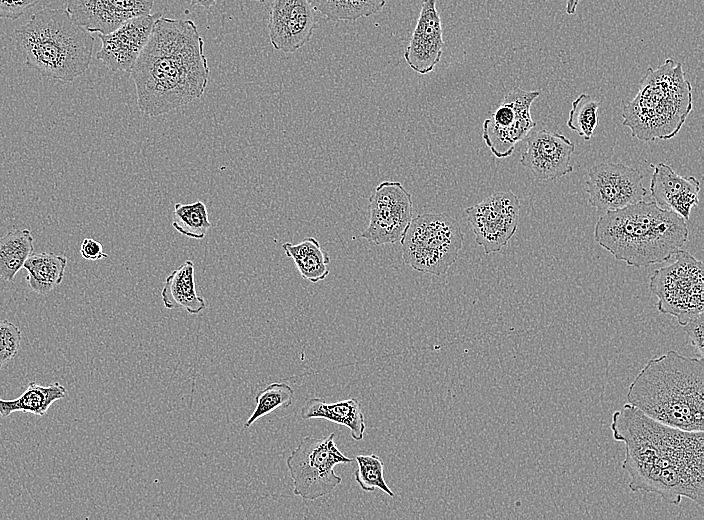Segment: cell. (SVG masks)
Returning a JSON list of instances; mask_svg holds the SVG:
<instances>
[{"instance_id":"6da1fadb","label":"cell","mask_w":704,"mask_h":520,"mask_svg":"<svg viewBox=\"0 0 704 520\" xmlns=\"http://www.w3.org/2000/svg\"><path fill=\"white\" fill-rule=\"evenodd\" d=\"M610 428L625 445L622 468L631 491L654 493L673 505L688 498L703 507V431L662 424L630 403L612 414Z\"/></svg>"},{"instance_id":"7a4b0ae2","label":"cell","mask_w":704,"mask_h":520,"mask_svg":"<svg viewBox=\"0 0 704 520\" xmlns=\"http://www.w3.org/2000/svg\"><path fill=\"white\" fill-rule=\"evenodd\" d=\"M210 69L204 40L190 19L159 17L130 75L137 106L149 117L182 108L200 98Z\"/></svg>"},{"instance_id":"3957f363","label":"cell","mask_w":704,"mask_h":520,"mask_svg":"<svg viewBox=\"0 0 704 520\" xmlns=\"http://www.w3.org/2000/svg\"><path fill=\"white\" fill-rule=\"evenodd\" d=\"M628 403L662 424L704 431V360L675 350L650 359L628 387Z\"/></svg>"},{"instance_id":"277c9868","label":"cell","mask_w":704,"mask_h":520,"mask_svg":"<svg viewBox=\"0 0 704 520\" xmlns=\"http://www.w3.org/2000/svg\"><path fill=\"white\" fill-rule=\"evenodd\" d=\"M687 222L654 201L606 211L597 220L594 240L616 260L637 268L663 263L688 240Z\"/></svg>"},{"instance_id":"5b68a950","label":"cell","mask_w":704,"mask_h":520,"mask_svg":"<svg viewBox=\"0 0 704 520\" xmlns=\"http://www.w3.org/2000/svg\"><path fill=\"white\" fill-rule=\"evenodd\" d=\"M14 43L42 77L72 82L90 66L94 37L66 9L43 8L15 29Z\"/></svg>"},{"instance_id":"8992f818","label":"cell","mask_w":704,"mask_h":520,"mask_svg":"<svg viewBox=\"0 0 704 520\" xmlns=\"http://www.w3.org/2000/svg\"><path fill=\"white\" fill-rule=\"evenodd\" d=\"M693 108L691 83L682 64L668 58L657 68L648 67L638 92L624 105L622 125L641 141L675 137Z\"/></svg>"},{"instance_id":"52a82bcc","label":"cell","mask_w":704,"mask_h":520,"mask_svg":"<svg viewBox=\"0 0 704 520\" xmlns=\"http://www.w3.org/2000/svg\"><path fill=\"white\" fill-rule=\"evenodd\" d=\"M463 238L458 221L448 214H420L400 241L403 261L418 272L445 275L459 257Z\"/></svg>"},{"instance_id":"ba28073f","label":"cell","mask_w":704,"mask_h":520,"mask_svg":"<svg viewBox=\"0 0 704 520\" xmlns=\"http://www.w3.org/2000/svg\"><path fill=\"white\" fill-rule=\"evenodd\" d=\"M335 434L304 437L286 459L293 483V494L314 501L331 494L342 482L334 468L354 461L344 455L335 443Z\"/></svg>"},{"instance_id":"9c48e42d","label":"cell","mask_w":704,"mask_h":520,"mask_svg":"<svg viewBox=\"0 0 704 520\" xmlns=\"http://www.w3.org/2000/svg\"><path fill=\"white\" fill-rule=\"evenodd\" d=\"M674 256L673 263L654 271L649 287L658 298V310L683 327L703 314V263L683 249Z\"/></svg>"},{"instance_id":"30bf717a","label":"cell","mask_w":704,"mask_h":520,"mask_svg":"<svg viewBox=\"0 0 704 520\" xmlns=\"http://www.w3.org/2000/svg\"><path fill=\"white\" fill-rule=\"evenodd\" d=\"M539 95V91L515 87L505 95L491 117L484 120L482 137L496 158L510 156L516 144L536 126L530 109Z\"/></svg>"},{"instance_id":"8fae6325","label":"cell","mask_w":704,"mask_h":520,"mask_svg":"<svg viewBox=\"0 0 704 520\" xmlns=\"http://www.w3.org/2000/svg\"><path fill=\"white\" fill-rule=\"evenodd\" d=\"M370 219L360 237L376 245L401 241L413 218L411 194L397 181H383L369 197Z\"/></svg>"},{"instance_id":"7c38bea8","label":"cell","mask_w":704,"mask_h":520,"mask_svg":"<svg viewBox=\"0 0 704 520\" xmlns=\"http://www.w3.org/2000/svg\"><path fill=\"white\" fill-rule=\"evenodd\" d=\"M476 243L485 254L501 251L515 234L520 200L512 191L497 192L465 209Z\"/></svg>"},{"instance_id":"4fadbf2b","label":"cell","mask_w":704,"mask_h":520,"mask_svg":"<svg viewBox=\"0 0 704 520\" xmlns=\"http://www.w3.org/2000/svg\"><path fill=\"white\" fill-rule=\"evenodd\" d=\"M585 190L594 208L613 211L643 200L642 173L623 163L602 162L589 168Z\"/></svg>"},{"instance_id":"5bb4252c","label":"cell","mask_w":704,"mask_h":520,"mask_svg":"<svg viewBox=\"0 0 704 520\" xmlns=\"http://www.w3.org/2000/svg\"><path fill=\"white\" fill-rule=\"evenodd\" d=\"M317 24L308 0H273L267 25L270 43L275 50L293 53L310 40Z\"/></svg>"},{"instance_id":"9a60e30c","label":"cell","mask_w":704,"mask_h":520,"mask_svg":"<svg viewBox=\"0 0 704 520\" xmlns=\"http://www.w3.org/2000/svg\"><path fill=\"white\" fill-rule=\"evenodd\" d=\"M575 145L566 136L547 129L531 130L526 136L520 163L541 181L563 177L573 171Z\"/></svg>"},{"instance_id":"2e32d148","label":"cell","mask_w":704,"mask_h":520,"mask_svg":"<svg viewBox=\"0 0 704 520\" xmlns=\"http://www.w3.org/2000/svg\"><path fill=\"white\" fill-rule=\"evenodd\" d=\"M161 16L159 12L137 16L111 33L98 34L101 48L96 53V58L113 72L130 73L149 40L155 21Z\"/></svg>"},{"instance_id":"e0dca14e","label":"cell","mask_w":704,"mask_h":520,"mask_svg":"<svg viewBox=\"0 0 704 520\" xmlns=\"http://www.w3.org/2000/svg\"><path fill=\"white\" fill-rule=\"evenodd\" d=\"M154 0H67L66 10L88 32L108 34L129 19L151 14Z\"/></svg>"},{"instance_id":"ac0fdd59","label":"cell","mask_w":704,"mask_h":520,"mask_svg":"<svg viewBox=\"0 0 704 520\" xmlns=\"http://www.w3.org/2000/svg\"><path fill=\"white\" fill-rule=\"evenodd\" d=\"M436 1L423 0L416 26L404 52L408 66L422 75L434 70L441 60L445 45Z\"/></svg>"},{"instance_id":"d6986e66","label":"cell","mask_w":704,"mask_h":520,"mask_svg":"<svg viewBox=\"0 0 704 520\" xmlns=\"http://www.w3.org/2000/svg\"><path fill=\"white\" fill-rule=\"evenodd\" d=\"M651 167L650 193L654 202L689 222L691 209L699 204V180L681 176L663 162L651 164Z\"/></svg>"},{"instance_id":"ffe728a7","label":"cell","mask_w":704,"mask_h":520,"mask_svg":"<svg viewBox=\"0 0 704 520\" xmlns=\"http://www.w3.org/2000/svg\"><path fill=\"white\" fill-rule=\"evenodd\" d=\"M303 420L325 419L349 429L351 437L360 441L366 430L365 415L360 402L349 398L328 403L323 398L314 397L305 402L300 411Z\"/></svg>"},{"instance_id":"44dd1931","label":"cell","mask_w":704,"mask_h":520,"mask_svg":"<svg viewBox=\"0 0 704 520\" xmlns=\"http://www.w3.org/2000/svg\"><path fill=\"white\" fill-rule=\"evenodd\" d=\"M161 300L167 309H183L192 315L206 308V300L196 291L194 263L191 260H186L165 278Z\"/></svg>"},{"instance_id":"7402d4cb","label":"cell","mask_w":704,"mask_h":520,"mask_svg":"<svg viewBox=\"0 0 704 520\" xmlns=\"http://www.w3.org/2000/svg\"><path fill=\"white\" fill-rule=\"evenodd\" d=\"M64 254L42 252L31 254L23 268L27 270V284L36 294L46 295L56 288L63 280L67 266Z\"/></svg>"},{"instance_id":"603a6c76","label":"cell","mask_w":704,"mask_h":520,"mask_svg":"<svg viewBox=\"0 0 704 520\" xmlns=\"http://www.w3.org/2000/svg\"><path fill=\"white\" fill-rule=\"evenodd\" d=\"M281 247L303 279L317 283L329 275L330 257L314 237L304 238L297 244L285 242Z\"/></svg>"},{"instance_id":"cb8c5ba5","label":"cell","mask_w":704,"mask_h":520,"mask_svg":"<svg viewBox=\"0 0 704 520\" xmlns=\"http://www.w3.org/2000/svg\"><path fill=\"white\" fill-rule=\"evenodd\" d=\"M65 396L66 388L58 382L44 386L32 381L19 397L12 400L0 398V415L7 417L20 411L43 416L55 401Z\"/></svg>"},{"instance_id":"d4e9b609","label":"cell","mask_w":704,"mask_h":520,"mask_svg":"<svg viewBox=\"0 0 704 520\" xmlns=\"http://www.w3.org/2000/svg\"><path fill=\"white\" fill-rule=\"evenodd\" d=\"M33 251L29 229H14L0 237V278L13 281Z\"/></svg>"},{"instance_id":"484cf974","label":"cell","mask_w":704,"mask_h":520,"mask_svg":"<svg viewBox=\"0 0 704 520\" xmlns=\"http://www.w3.org/2000/svg\"><path fill=\"white\" fill-rule=\"evenodd\" d=\"M315 10L333 21H355L382 10L386 0H308Z\"/></svg>"},{"instance_id":"4316f807","label":"cell","mask_w":704,"mask_h":520,"mask_svg":"<svg viewBox=\"0 0 704 520\" xmlns=\"http://www.w3.org/2000/svg\"><path fill=\"white\" fill-rule=\"evenodd\" d=\"M172 226L183 236L202 240L212 226L205 203L201 200L190 204L175 203Z\"/></svg>"},{"instance_id":"83f0119b","label":"cell","mask_w":704,"mask_h":520,"mask_svg":"<svg viewBox=\"0 0 704 520\" xmlns=\"http://www.w3.org/2000/svg\"><path fill=\"white\" fill-rule=\"evenodd\" d=\"M294 400V390L286 383L273 382L260 390L255 397V409L248 417L244 428H249L258 419L279 408H288Z\"/></svg>"},{"instance_id":"f1b7e54d","label":"cell","mask_w":704,"mask_h":520,"mask_svg":"<svg viewBox=\"0 0 704 520\" xmlns=\"http://www.w3.org/2000/svg\"><path fill=\"white\" fill-rule=\"evenodd\" d=\"M600 102L591 95L581 93L573 102L568 115L567 126L584 140H590L598 125Z\"/></svg>"},{"instance_id":"f546056e","label":"cell","mask_w":704,"mask_h":520,"mask_svg":"<svg viewBox=\"0 0 704 520\" xmlns=\"http://www.w3.org/2000/svg\"><path fill=\"white\" fill-rule=\"evenodd\" d=\"M354 460L357 463L354 478L362 490L373 492L378 489L390 497H394V492L389 488L384 478V463L377 455L359 454L355 456Z\"/></svg>"},{"instance_id":"4dcf8cb0","label":"cell","mask_w":704,"mask_h":520,"mask_svg":"<svg viewBox=\"0 0 704 520\" xmlns=\"http://www.w3.org/2000/svg\"><path fill=\"white\" fill-rule=\"evenodd\" d=\"M21 331L12 322L0 320V363L11 360L18 352L21 343Z\"/></svg>"},{"instance_id":"1f68e13d","label":"cell","mask_w":704,"mask_h":520,"mask_svg":"<svg viewBox=\"0 0 704 520\" xmlns=\"http://www.w3.org/2000/svg\"><path fill=\"white\" fill-rule=\"evenodd\" d=\"M42 0H0V18L16 20Z\"/></svg>"},{"instance_id":"d6a6232c","label":"cell","mask_w":704,"mask_h":520,"mask_svg":"<svg viewBox=\"0 0 704 520\" xmlns=\"http://www.w3.org/2000/svg\"><path fill=\"white\" fill-rule=\"evenodd\" d=\"M684 327L689 342L695 347L700 357H703V314L688 322Z\"/></svg>"},{"instance_id":"836d02e7","label":"cell","mask_w":704,"mask_h":520,"mask_svg":"<svg viewBox=\"0 0 704 520\" xmlns=\"http://www.w3.org/2000/svg\"><path fill=\"white\" fill-rule=\"evenodd\" d=\"M79 252L82 258L90 261H97L108 256L104 252L102 244L92 238H85L82 241Z\"/></svg>"},{"instance_id":"e575fe53","label":"cell","mask_w":704,"mask_h":520,"mask_svg":"<svg viewBox=\"0 0 704 520\" xmlns=\"http://www.w3.org/2000/svg\"><path fill=\"white\" fill-rule=\"evenodd\" d=\"M190 2L191 5H196L208 9L215 5L216 0H190Z\"/></svg>"},{"instance_id":"d590c367","label":"cell","mask_w":704,"mask_h":520,"mask_svg":"<svg viewBox=\"0 0 704 520\" xmlns=\"http://www.w3.org/2000/svg\"><path fill=\"white\" fill-rule=\"evenodd\" d=\"M579 0H566V13L573 15L576 12Z\"/></svg>"},{"instance_id":"8d00e7d4","label":"cell","mask_w":704,"mask_h":520,"mask_svg":"<svg viewBox=\"0 0 704 520\" xmlns=\"http://www.w3.org/2000/svg\"><path fill=\"white\" fill-rule=\"evenodd\" d=\"M253 1H257V2H260V3H265V2H267V1H269V0H253Z\"/></svg>"},{"instance_id":"74e56055","label":"cell","mask_w":704,"mask_h":520,"mask_svg":"<svg viewBox=\"0 0 704 520\" xmlns=\"http://www.w3.org/2000/svg\"><path fill=\"white\" fill-rule=\"evenodd\" d=\"M2 365H3V364L0 363V371H1V369H2Z\"/></svg>"}]
</instances>
